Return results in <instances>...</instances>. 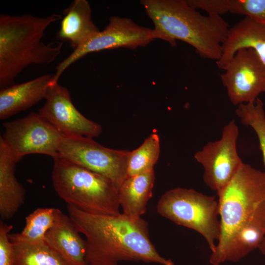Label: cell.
I'll use <instances>...</instances> for the list:
<instances>
[{
    "label": "cell",
    "mask_w": 265,
    "mask_h": 265,
    "mask_svg": "<svg viewBox=\"0 0 265 265\" xmlns=\"http://www.w3.org/2000/svg\"><path fill=\"white\" fill-rule=\"evenodd\" d=\"M265 238V199L252 216L233 234L224 250L209 261L212 265L236 263L257 248Z\"/></svg>",
    "instance_id": "4fadbf2b"
},
{
    "label": "cell",
    "mask_w": 265,
    "mask_h": 265,
    "mask_svg": "<svg viewBox=\"0 0 265 265\" xmlns=\"http://www.w3.org/2000/svg\"><path fill=\"white\" fill-rule=\"evenodd\" d=\"M159 153V136L156 133H153L145 140L140 147L130 151L127 160L126 178L153 170Z\"/></svg>",
    "instance_id": "7402d4cb"
},
{
    "label": "cell",
    "mask_w": 265,
    "mask_h": 265,
    "mask_svg": "<svg viewBox=\"0 0 265 265\" xmlns=\"http://www.w3.org/2000/svg\"><path fill=\"white\" fill-rule=\"evenodd\" d=\"M52 78L53 75H44L0 89V119H7L45 99L50 87L53 85Z\"/></svg>",
    "instance_id": "9a60e30c"
},
{
    "label": "cell",
    "mask_w": 265,
    "mask_h": 265,
    "mask_svg": "<svg viewBox=\"0 0 265 265\" xmlns=\"http://www.w3.org/2000/svg\"><path fill=\"white\" fill-rule=\"evenodd\" d=\"M57 14L46 17L31 14L0 15V88L14 84L18 75L31 64H48L60 53L63 43L42 42L46 29L61 19Z\"/></svg>",
    "instance_id": "3957f363"
},
{
    "label": "cell",
    "mask_w": 265,
    "mask_h": 265,
    "mask_svg": "<svg viewBox=\"0 0 265 265\" xmlns=\"http://www.w3.org/2000/svg\"><path fill=\"white\" fill-rule=\"evenodd\" d=\"M14 265H69L45 241L34 243H13Z\"/></svg>",
    "instance_id": "44dd1931"
},
{
    "label": "cell",
    "mask_w": 265,
    "mask_h": 265,
    "mask_svg": "<svg viewBox=\"0 0 265 265\" xmlns=\"http://www.w3.org/2000/svg\"><path fill=\"white\" fill-rule=\"evenodd\" d=\"M263 255L265 256V238L258 248Z\"/></svg>",
    "instance_id": "484cf974"
},
{
    "label": "cell",
    "mask_w": 265,
    "mask_h": 265,
    "mask_svg": "<svg viewBox=\"0 0 265 265\" xmlns=\"http://www.w3.org/2000/svg\"><path fill=\"white\" fill-rule=\"evenodd\" d=\"M252 48L265 65V25L245 17L229 28L222 46V54L216 61L218 68L225 70L238 51Z\"/></svg>",
    "instance_id": "5bb4252c"
},
{
    "label": "cell",
    "mask_w": 265,
    "mask_h": 265,
    "mask_svg": "<svg viewBox=\"0 0 265 265\" xmlns=\"http://www.w3.org/2000/svg\"><path fill=\"white\" fill-rule=\"evenodd\" d=\"M39 114L64 135L93 138L100 135V125L90 120L75 107L69 90L58 82L51 86Z\"/></svg>",
    "instance_id": "7c38bea8"
},
{
    "label": "cell",
    "mask_w": 265,
    "mask_h": 265,
    "mask_svg": "<svg viewBox=\"0 0 265 265\" xmlns=\"http://www.w3.org/2000/svg\"><path fill=\"white\" fill-rule=\"evenodd\" d=\"M140 2L161 40L173 46L179 40L192 46L203 58L220 59L230 28L221 16L202 15L186 0H142Z\"/></svg>",
    "instance_id": "7a4b0ae2"
},
{
    "label": "cell",
    "mask_w": 265,
    "mask_h": 265,
    "mask_svg": "<svg viewBox=\"0 0 265 265\" xmlns=\"http://www.w3.org/2000/svg\"><path fill=\"white\" fill-rule=\"evenodd\" d=\"M19 160L0 136V216L11 219L24 204L26 191L15 176Z\"/></svg>",
    "instance_id": "2e32d148"
},
{
    "label": "cell",
    "mask_w": 265,
    "mask_h": 265,
    "mask_svg": "<svg viewBox=\"0 0 265 265\" xmlns=\"http://www.w3.org/2000/svg\"><path fill=\"white\" fill-rule=\"evenodd\" d=\"M226 12L245 15L265 25V0H225Z\"/></svg>",
    "instance_id": "cb8c5ba5"
},
{
    "label": "cell",
    "mask_w": 265,
    "mask_h": 265,
    "mask_svg": "<svg viewBox=\"0 0 265 265\" xmlns=\"http://www.w3.org/2000/svg\"><path fill=\"white\" fill-rule=\"evenodd\" d=\"M156 39H161V36L154 29L140 26L129 18L112 16L103 30L100 31L82 46L73 50L58 64L55 73L53 75L52 83H57L68 67L88 53L120 47L135 49L145 47Z\"/></svg>",
    "instance_id": "52a82bcc"
},
{
    "label": "cell",
    "mask_w": 265,
    "mask_h": 265,
    "mask_svg": "<svg viewBox=\"0 0 265 265\" xmlns=\"http://www.w3.org/2000/svg\"><path fill=\"white\" fill-rule=\"evenodd\" d=\"M155 180L154 169L124 180L118 188L119 201L123 214L133 220L141 218L152 197Z\"/></svg>",
    "instance_id": "d6986e66"
},
{
    "label": "cell",
    "mask_w": 265,
    "mask_h": 265,
    "mask_svg": "<svg viewBox=\"0 0 265 265\" xmlns=\"http://www.w3.org/2000/svg\"><path fill=\"white\" fill-rule=\"evenodd\" d=\"M69 216L79 233L86 237L87 265L143 261L175 265L160 255L150 240L147 222L133 220L123 213L94 214L67 205Z\"/></svg>",
    "instance_id": "6da1fadb"
},
{
    "label": "cell",
    "mask_w": 265,
    "mask_h": 265,
    "mask_svg": "<svg viewBox=\"0 0 265 265\" xmlns=\"http://www.w3.org/2000/svg\"><path fill=\"white\" fill-rule=\"evenodd\" d=\"M57 38L69 42L75 50L83 45L100 30L91 19V9L86 0H75L64 11Z\"/></svg>",
    "instance_id": "ac0fdd59"
},
{
    "label": "cell",
    "mask_w": 265,
    "mask_h": 265,
    "mask_svg": "<svg viewBox=\"0 0 265 265\" xmlns=\"http://www.w3.org/2000/svg\"><path fill=\"white\" fill-rule=\"evenodd\" d=\"M236 114L242 124L250 127L256 132L265 165V111L263 101H255L238 106Z\"/></svg>",
    "instance_id": "603a6c76"
},
{
    "label": "cell",
    "mask_w": 265,
    "mask_h": 265,
    "mask_svg": "<svg viewBox=\"0 0 265 265\" xmlns=\"http://www.w3.org/2000/svg\"><path fill=\"white\" fill-rule=\"evenodd\" d=\"M88 265H119L118 263L108 264H90Z\"/></svg>",
    "instance_id": "4316f807"
},
{
    "label": "cell",
    "mask_w": 265,
    "mask_h": 265,
    "mask_svg": "<svg viewBox=\"0 0 265 265\" xmlns=\"http://www.w3.org/2000/svg\"><path fill=\"white\" fill-rule=\"evenodd\" d=\"M69 216L60 211L54 225L47 232L45 241L58 252L69 265H88L86 242Z\"/></svg>",
    "instance_id": "e0dca14e"
},
{
    "label": "cell",
    "mask_w": 265,
    "mask_h": 265,
    "mask_svg": "<svg viewBox=\"0 0 265 265\" xmlns=\"http://www.w3.org/2000/svg\"><path fill=\"white\" fill-rule=\"evenodd\" d=\"M13 228L2 220L0 221V265H14L13 244L9 238V232Z\"/></svg>",
    "instance_id": "d4e9b609"
},
{
    "label": "cell",
    "mask_w": 265,
    "mask_h": 265,
    "mask_svg": "<svg viewBox=\"0 0 265 265\" xmlns=\"http://www.w3.org/2000/svg\"><path fill=\"white\" fill-rule=\"evenodd\" d=\"M53 159V185L68 205L91 214L120 213L118 189L113 182L62 157Z\"/></svg>",
    "instance_id": "277c9868"
},
{
    "label": "cell",
    "mask_w": 265,
    "mask_h": 265,
    "mask_svg": "<svg viewBox=\"0 0 265 265\" xmlns=\"http://www.w3.org/2000/svg\"><path fill=\"white\" fill-rule=\"evenodd\" d=\"M238 128L234 120L223 127L221 138L208 142L195 153L194 158L204 169L207 186L217 193L234 177L243 163L237 151Z\"/></svg>",
    "instance_id": "30bf717a"
},
{
    "label": "cell",
    "mask_w": 265,
    "mask_h": 265,
    "mask_svg": "<svg viewBox=\"0 0 265 265\" xmlns=\"http://www.w3.org/2000/svg\"><path fill=\"white\" fill-rule=\"evenodd\" d=\"M157 210L175 223L197 232L214 251L221 229L218 202L214 197L193 189L175 188L161 196Z\"/></svg>",
    "instance_id": "8992f818"
},
{
    "label": "cell",
    "mask_w": 265,
    "mask_h": 265,
    "mask_svg": "<svg viewBox=\"0 0 265 265\" xmlns=\"http://www.w3.org/2000/svg\"><path fill=\"white\" fill-rule=\"evenodd\" d=\"M0 136L20 161L25 156L40 154L59 157L58 145L64 135L39 114L31 112L26 116L3 124Z\"/></svg>",
    "instance_id": "9c48e42d"
},
{
    "label": "cell",
    "mask_w": 265,
    "mask_h": 265,
    "mask_svg": "<svg viewBox=\"0 0 265 265\" xmlns=\"http://www.w3.org/2000/svg\"><path fill=\"white\" fill-rule=\"evenodd\" d=\"M217 194L220 235L209 261L221 254L233 234L265 199V171L243 162L229 183Z\"/></svg>",
    "instance_id": "5b68a950"
},
{
    "label": "cell",
    "mask_w": 265,
    "mask_h": 265,
    "mask_svg": "<svg viewBox=\"0 0 265 265\" xmlns=\"http://www.w3.org/2000/svg\"><path fill=\"white\" fill-rule=\"evenodd\" d=\"M56 208H38L26 218L20 233L9 234L12 243H34L45 241L47 232L54 225L60 212Z\"/></svg>",
    "instance_id": "ffe728a7"
},
{
    "label": "cell",
    "mask_w": 265,
    "mask_h": 265,
    "mask_svg": "<svg viewBox=\"0 0 265 265\" xmlns=\"http://www.w3.org/2000/svg\"><path fill=\"white\" fill-rule=\"evenodd\" d=\"M224 71L221 81L234 105L253 102L265 93V65L254 49L238 51Z\"/></svg>",
    "instance_id": "8fae6325"
},
{
    "label": "cell",
    "mask_w": 265,
    "mask_h": 265,
    "mask_svg": "<svg viewBox=\"0 0 265 265\" xmlns=\"http://www.w3.org/2000/svg\"><path fill=\"white\" fill-rule=\"evenodd\" d=\"M58 151L59 157L107 178L118 189L126 178L130 151L108 148L79 135H64Z\"/></svg>",
    "instance_id": "ba28073f"
}]
</instances>
